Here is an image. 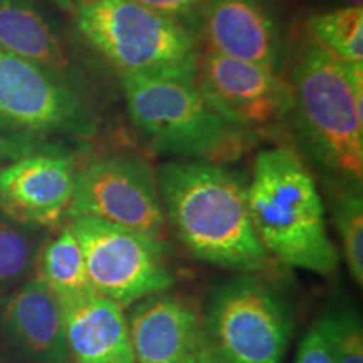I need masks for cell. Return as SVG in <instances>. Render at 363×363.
<instances>
[{"label":"cell","instance_id":"cell-17","mask_svg":"<svg viewBox=\"0 0 363 363\" xmlns=\"http://www.w3.org/2000/svg\"><path fill=\"white\" fill-rule=\"evenodd\" d=\"M35 274L56 293L59 299L79 298L94 293L91 288L83 249L74 230L66 224L45 239Z\"/></svg>","mask_w":363,"mask_h":363},{"label":"cell","instance_id":"cell-19","mask_svg":"<svg viewBox=\"0 0 363 363\" xmlns=\"http://www.w3.org/2000/svg\"><path fill=\"white\" fill-rule=\"evenodd\" d=\"M308 38L343 62L363 65V7L340 6L308 17Z\"/></svg>","mask_w":363,"mask_h":363},{"label":"cell","instance_id":"cell-4","mask_svg":"<svg viewBox=\"0 0 363 363\" xmlns=\"http://www.w3.org/2000/svg\"><path fill=\"white\" fill-rule=\"evenodd\" d=\"M247 202L254 230L271 259L318 276L337 272L340 254L330 238L323 197L296 148L278 145L257 153Z\"/></svg>","mask_w":363,"mask_h":363},{"label":"cell","instance_id":"cell-15","mask_svg":"<svg viewBox=\"0 0 363 363\" xmlns=\"http://www.w3.org/2000/svg\"><path fill=\"white\" fill-rule=\"evenodd\" d=\"M59 301L71 362L136 363L123 306L98 293Z\"/></svg>","mask_w":363,"mask_h":363},{"label":"cell","instance_id":"cell-25","mask_svg":"<svg viewBox=\"0 0 363 363\" xmlns=\"http://www.w3.org/2000/svg\"><path fill=\"white\" fill-rule=\"evenodd\" d=\"M51 2L59 9H62V11L72 13L76 7L81 6L83 2H88V0H51Z\"/></svg>","mask_w":363,"mask_h":363},{"label":"cell","instance_id":"cell-23","mask_svg":"<svg viewBox=\"0 0 363 363\" xmlns=\"http://www.w3.org/2000/svg\"><path fill=\"white\" fill-rule=\"evenodd\" d=\"M293 363H333L328 345L316 321L303 337Z\"/></svg>","mask_w":363,"mask_h":363},{"label":"cell","instance_id":"cell-22","mask_svg":"<svg viewBox=\"0 0 363 363\" xmlns=\"http://www.w3.org/2000/svg\"><path fill=\"white\" fill-rule=\"evenodd\" d=\"M133 2L182 22L195 34L201 13L206 9L208 0H133Z\"/></svg>","mask_w":363,"mask_h":363},{"label":"cell","instance_id":"cell-11","mask_svg":"<svg viewBox=\"0 0 363 363\" xmlns=\"http://www.w3.org/2000/svg\"><path fill=\"white\" fill-rule=\"evenodd\" d=\"M195 35L208 51L281 72L284 38L269 0H208Z\"/></svg>","mask_w":363,"mask_h":363},{"label":"cell","instance_id":"cell-5","mask_svg":"<svg viewBox=\"0 0 363 363\" xmlns=\"http://www.w3.org/2000/svg\"><path fill=\"white\" fill-rule=\"evenodd\" d=\"M123 94L131 123L150 147L175 160L225 165L257 143L207 101L195 76H128Z\"/></svg>","mask_w":363,"mask_h":363},{"label":"cell","instance_id":"cell-8","mask_svg":"<svg viewBox=\"0 0 363 363\" xmlns=\"http://www.w3.org/2000/svg\"><path fill=\"white\" fill-rule=\"evenodd\" d=\"M93 217L167 244V222L157 175L143 157L106 153L78 163L66 220Z\"/></svg>","mask_w":363,"mask_h":363},{"label":"cell","instance_id":"cell-14","mask_svg":"<svg viewBox=\"0 0 363 363\" xmlns=\"http://www.w3.org/2000/svg\"><path fill=\"white\" fill-rule=\"evenodd\" d=\"M0 337L30 363L71 360L62 305L38 274L0 296Z\"/></svg>","mask_w":363,"mask_h":363},{"label":"cell","instance_id":"cell-18","mask_svg":"<svg viewBox=\"0 0 363 363\" xmlns=\"http://www.w3.org/2000/svg\"><path fill=\"white\" fill-rule=\"evenodd\" d=\"M49 234L45 227L26 224L0 211V296L35 274Z\"/></svg>","mask_w":363,"mask_h":363},{"label":"cell","instance_id":"cell-9","mask_svg":"<svg viewBox=\"0 0 363 363\" xmlns=\"http://www.w3.org/2000/svg\"><path fill=\"white\" fill-rule=\"evenodd\" d=\"M67 224L83 249L94 293L126 310L142 298L174 286L165 242L93 217H78Z\"/></svg>","mask_w":363,"mask_h":363},{"label":"cell","instance_id":"cell-24","mask_svg":"<svg viewBox=\"0 0 363 363\" xmlns=\"http://www.w3.org/2000/svg\"><path fill=\"white\" fill-rule=\"evenodd\" d=\"M184 363H222L219 358H217L214 353H212L211 348H208L207 343H203L197 352H194L187 360Z\"/></svg>","mask_w":363,"mask_h":363},{"label":"cell","instance_id":"cell-12","mask_svg":"<svg viewBox=\"0 0 363 363\" xmlns=\"http://www.w3.org/2000/svg\"><path fill=\"white\" fill-rule=\"evenodd\" d=\"M78 157L33 155L0 169V211L26 224L51 229L66 219Z\"/></svg>","mask_w":363,"mask_h":363},{"label":"cell","instance_id":"cell-6","mask_svg":"<svg viewBox=\"0 0 363 363\" xmlns=\"http://www.w3.org/2000/svg\"><path fill=\"white\" fill-rule=\"evenodd\" d=\"M72 16L81 39L121 78L195 76L201 40L172 17L133 0H88Z\"/></svg>","mask_w":363,"mask_h":363},{"label":"cell","instance_id":"cell-27","mask_svg":"<svg viewBox=\"0 0 363 363\" xmlns=\"http://www.w3.org/2000/svg\"><path fill=\"white\" fill-rule=\"evenodd\" d=\"M62 363H74V362H71V360H69V362H62Z\"/></svg>","mask_w":363,"mask_h":363},{"label":"cell","instance_id":"cell-1","mask_svg":"<svg viewBox=\"0 0 363 363\" xmlns=\"http://www.w3.org/2000/svg\"><path fill=\"white\" fill-rule=\"evenodd\" d=\"M169 229L197 261L261 272L271 256L254 230L247 182L225 165L174 160L155 170Z\"/></svg>","mask_w":363,"mask_h":363},{"label":"cell","instance_id":"cell-3","mask_svg":"<svg viewBox=\"0 0 363 363\" xmlns=\"http://www.w3.org/2000/svg\"><path fill=\"white\" fill-rule=\"evenodd\" d=\"M98 135L99 118L78 83L0 49V162L79 158Z\"/></svg>","mask_w":363,"mask_h":363},{"label":"cell","instance_id":"cell-26","mask_svg":"<svg viewBox=\"0 0 363 363\" xmlns=\"http://www.w3.org/2000/svg\"><path fill=\"white\" fill-rule=\"evenodd\" d=\"M340 6H362L363 0H337Z\"/></svg>","mask_w":363,"mask_h":363},{"label":"cell","instance_id":"cell-20","mask_svg":"<svg viewBox=\"0 0 363 363\" xmlns=\"http://www.w3.org/2000/svg\"><path fill=\"white\" fill-rule=\"evenodd\" d=\"M330 192V207L337 229L342 256L352 279L363 283V190L362 185L326 187Z\"/></svg>","mask_w":363,"mask_h":363},{"label":"cell","instance_id":"cell-13","mask_svg":"<svg viewBox=\"0 0 363 363\" xmlns=\"http://www.w3.org/2000/svg\"><path fill=\"white\" fill-rule=\"evenodd\" d=\"M136 363H184L206 343L202 310L170 289L126 308Z\"/></svg>","mask_w":363,"mask_h":363},{"label":"cell","instance_id":"cell-21","mask_svg":"<svg viewBox=\"0 0 363 363\" xmlns=\"http://www.w3.org/2000/svg\"><path fill=\"white\" fill-rule=\"evenodd\" d=\"M333 363H363V325L355 308L340 303L316 320Z\"/></svg>","mask_w":363,"mask_h":363},{"label":"cell","instance_id":"cell-7","mask_svg":"<svg viewBox=\"0 0 363 363\" xmlns=\"http://www.w3.org/2000/svg\"><path fill=\"white\" fill-rule=\"evenodd\" d=\"M202 320L206 343L222 363H284L291 310L259 272H239L217 286Z\"/></svg>","mask_w":363,"mask_h":363},{"label":"cell","instance_id":"cell-16","mask_svg":"<svg viewBox=\"0 0 363 363\" xmlns=\"http://www.w3.org/2000/svg\"><path fill=\"white\" fill-rule=\"evenodd\" d=\"M0 49L81 84L65 40L38 0H0Z\"/></svg>","mask_w":363,"mask_h":363},{"label":"cell","instance_id":"cell-2","mask_svg":"<svg viewBox=\"0 0 363 363\" xmlns=\"http://www.w3.org/2000/svg\"><path fill=\"white\" fill-rule=\"evenodd\" d=\"M299 155L326 187L363 182V65L343 62L308 38L291 71Z\"/></svg>","mask_w":363,"mask_h":363},{"label":"cell","instance_id":"cell-10","mask_svg":"<svg viewBox=\"0 0 363 363\" xmlns=\"http://www.w3.org/2000/svg\"><path fill=\"white\" fill-rule=\"evenodd\" d=\"M195 83L225 120L256 136L291 115V83L269 67L202 49Z\"/></svg>","mask_w":363,"mask_h":363}]
</instances>
